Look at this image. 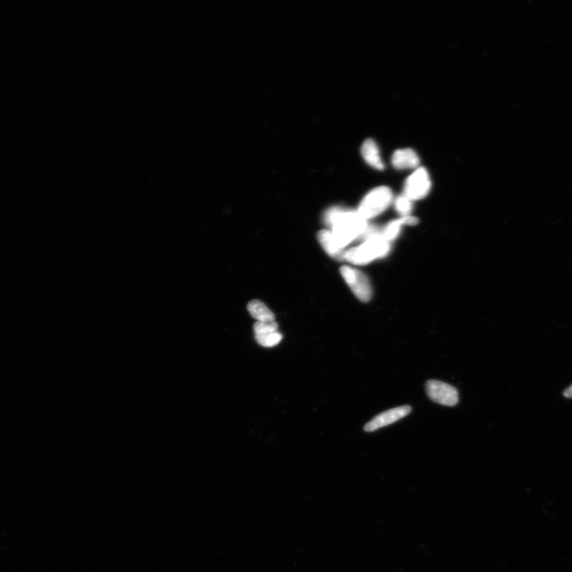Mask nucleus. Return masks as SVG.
<instances>
[{
  "label": "nucleus",
  "instance_id": "nucleus-1",
  "mask_svg": "<svg viewBox=\"0 0 572 572\" xmlns=\"http://www.w3.org/2000/svg\"><path fill=\"white\" fill-rule=\"evenodd\" d=\"M325 224L331 227V233L343 248L361 238L368 226L357 211L333 207L324 214Z\"/></svg>",
  "mask_w": 572,
  "mask_h": 572
},
{
  "label": "nucleus",
  "instance_id": "nucleus-2",
  "mask_svg": "<svg viewBox=\"0 0 572 572\" xmlns=\"http://www.w3.org/2000/svg\"><path fill=\"white\" fill-rule=\"evenodd\" d=\"M364 242L344 253V260L356 265H364L375 259L384 258L391 251V243L383 238L382 230L369 226L361 237Z\"/></svg>",
  "mask_w": 572,
  "mask_h": 572
},
{
  "label": "nucleus",
  "instance_id": "nucleus-3",
  "mask_svg": "<svg viewBox=\"0 0 572 572\" xmlns=\"http://www.w3.org/2000/svg\"><path fill=\"white\" fill-rule=\"evenodd\" d=\"M393 199L391 188L387 186L376 188L363 198L357 212L362 219L367 221L385 212L392 203Z\"/></svg>",
  "mask_w": 572,
  "mask_h": 572
},
{
  "label": "nucleus",
  "instance_id": "nucleus-4",
  "mask_svg": "<svg viewBox=\"0 0 572 572\" xmlns=\"http://www.w3.org/2000/svg\"><path fill=\"white\" fill-rule=\"evenodd\" d=\"M341 275L353 290L354 294L362 302H368L372 297V288L368 278L359 270L343 266Z\"/></svg>",
  "mask_w": 572,
  "mask_h": 572
},
{
  "label": "nucleus",
  "instance_id": "nucleus-5",
  "mask_svg": "<svg viewBox=\"0 0 572 572\" xmlns=\"http://www.w3.org/2000/svg\"><path fill=\"white\" fill-rule=\"evenodd\" d=\"M432 182L425 168H418L405 183L404 195L409 199L418 200L425 198L430 192Z\"/></svg>",
  "mask_w": 572,
  "mask_h": 572
},
{
  "label": "nucleus",
  "instance_id": "nucleus-6",
  "mask_svg": "<svg viewBox=\"0 0 572 572\" xmlns=\"http://www.w3.org/2000/svg\"><path fill=\"white\" fill-rule=\"evenodd\" d=\"M426 391L428 398L440 405L452 407L458 404L459 392L447 383L429 380L426 383Z\"/></svg>",
  "mask_w": 572,
  "mask_h": 572
},
{
  "label": "nucleus",
  "instance_id": "nucleus-7",
  "mask_svg": "<svg viewBox=\"0 0 572 572\" xmlns=\"http://www.w3.org/2000/svg\"><path fill=\"white\" fill-rule=\"evenodd\" d=\"M412 411V408L409 406H403L389 411L382 412L376 416L372 421L364 426V430L372 433L378 429L388 426L402 418H404Z\"/></svg>",
  "mask_w": 572,
  "mask_h": 572
},
{
  "label": "nucleus",
  "instance_id": "nucleus-8",
  "mask_svg": "<svg viewBox=\"0 0 572 572\" xmlns=\"http://www.w3.org/2000/svg\"><path fill=\"white\" fill-rule=\"evenodd\" d=\"M392 165L396 170H411L417 168L420 164V159L417 153L412 149H400L392 156Z\"/></svg>",
  "mask_w": 572,
  "mask_h": 572
},
{
  "label": "nucleus",
  "instance_id": "nucleus-9",
  "mask_svg": "<svg viewBox=\"0 0 572 572\" xmlns=\"http://www.w3.org/2000/svg\"><path fill=\"white\" fill-rule=\"evenodd\" d=\"M318 239L329 256L337 260H344L345 251L338 244L333 233L328 230H322L318 234Z\"/></svg>",
  "mask_w": 572,
  "mask_h": 572
},
{
  "label": "nucleus",
  "instance_id": "nucleus-10",
  "mask_svg": "<svg viewBox=\"0 0 572 572\" xmlns=\"http://www.w3.org/2000/svg\"><path fill=\"white\" fill-rule=\"evenodd\" d=\"M361 153L369 166L378 171L384 170L385 165L382 162L379 147L373 139H369L363 142Z\"/></svg>",
  "mask_w": 572,
  "mask_h": 572
},
{
  "label": "nucleus",
  "instance_id": "nucleus-11",
  "mask_svg": "<svg viewBox=\"0 0 572 572\" xmlns=\"http://www.w3.org/2000/svg\"><path fill=\"white\" fill-rule=\"evenodd\" d=\"M418 223V219L412 216L401 217L399 219L393 220L382 230V236L387 240V241L391 243L399 236L402 226H413L417 224Z\"/></svg>",
  "mask_w": 572,
  "mask_h": 572
},
{
  "label": "nucleus",
  "instance_id": "nucleus-12",
  "mask_svg": "<svg viewBox=\"0 0 572 572\" xmlns=\"http://www.w3.org/2000/svg\"><path fill=\"white\" fill-rule=\"evenodd\" d=\"M248 309L251 316L259 322L275 321V314L262 302L251 301L248 305Z\"/></svg>",
  "mask_w": 572,
  "mask_h": 572
},
{
  "label": "nucleus",
  "instance_id": "nucleus-13",
  "mask_svg": "<svg viewBox=\"0 0 572 572\" xmlns=\"http://www.w3.org/2000/svg\"><path fill=\"white\" fill-rule=\"evenodd\" d=\"M394 207L401 217L411 216L413 207V200L403 194L394 200Z\"/></svg>",
  "mask_w": 572,
  "mask_h": 572
},
{
  "label": "nucleus",
  "instance_id": "nucleus-14",
  "mask_svg": "<svg viewBox=\"0 0 572 572\" xmlns=\"http://www.w3.org/2000/svg\"><path fill=\"white\" fill-rule=\"evenodd\" d=\"M256 340L259 345L264 348H273L282 341V335L278 331H275V333L256 336Z\"/></svg>",
  "mask_w": 572,
  "mask_h": 572
},
{
  "label": "nucleus",
  "instance_id": "nucleus-15",
  "mask_svg": "<svg viewBox=\"0 0 572 572\" xmlns=\"http://www.w3.org/2000/svg\"><path fill=\"white\" fill-rule=\"evenodd\" d=\"M278 324L275 321L272 322H256L253 324V331L256 336L265 335L278 331Z\"/></svg>",
  "mask_w": 572,
  "mask_h": 572
},
{
  "label": "nucleus",
  "instance_id": "nucleus-16",
  "mask_svg": "<svg viewBox=\"0 0 572 572\" xmlns=\"http://www.w3.org/2000/svg\"><path fill=\"white\" fill-rule=\"evenodd\" d=\"M564 395L565 398L572 399V385L566 389V391L564 392Z\"/></svg>",
  "mask_w": 572,
  "mask_h": 572
}]
</instances>
